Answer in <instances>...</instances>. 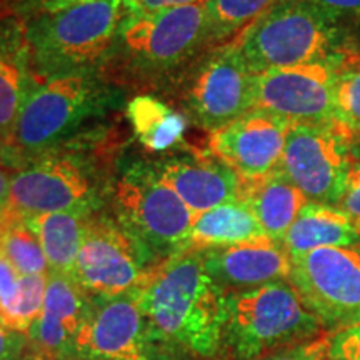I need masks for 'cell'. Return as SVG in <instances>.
Instances as JSON below:
<instances>
[{"label": "cell", "mask_w": 360, "mask_h": 360, "mask_svg": "<svg viewBox=\"0 0 360 360\" xmlns=\"http://www.w3.org/2000/svg\"><path fill=\"white\" fill-rule=\"evenodd\" d=\"M134 295L169 342L192 357L220 359L227 292L205 269L200 252H177L160 260Z\"/></svg>", "instance_id": "cell-1"}, {"label": "cell", "mask_w": 360, "mask_h": 360, "mask_svg": "<svg viewBox=\"0 0 360 360\" xmlns=\"http://www.w3.org/2000/svg\"><path fill=\"white\" fill-rule=\"evenodd\" d=\"M127 17V0H90L37 13L24 27L27 58L47 80L89 72L112 51Z\"/></svg>", "instance_id": "cell-2"}, {"label": "cell", "mask_w": 360, "mask_h": 360, "mask_svg": "<svg viewBox=\"0 0 360 360\" xmlns=\"http://www.w3.org/2000/svg\"><path fill=\"white\" fill-rule=\"evenodd\" d=\"M323 334L289 281L227 292L219 360H255Z\"/></svg>", "instance_id": "cell-3"}, {"label": "cell", "mask_w": 360, "mask_h": 360, "mask_svg": "<svg viewBox=\"0 0 360 360\" xmlns=\"http://www.w3.org/2000/svg\"><path fill=\"white\" fill-rule=\"evenodd\" d=\"M232 42L259 75L327 60L345 47L347 37L305 0H276Z\"/></svg>", "instance_id": "cell-4"}, {"label": "cell", "mask_w": 360, "mask_h": 360, "mask_svg": "<svg viewBox=\"0 0 360 360\" xmlns=\"http://www.w3.org/2000/svg\"><path fill=\"white\" fill-rule=\"evenodd\" d=\"M115 45L129 69L139 75L155 77L182 69L202 49H210L205 0L154 13L129 15Z\"/></svg>", "instance_id": "cell-5"}, {"label": "cell", "mask_w": 360, "mask_h": 360, "mask_svg": "<svg viewBox=\"0 0 360 360\" xmlns=\"http://www.w3.org/2000/svg\"><path fill=\"white\" fill-rule=\"evenodd\" d=\"M147 319L134 292L117 297H90L70 360H188Z\"/></svg>", "instance_id": "cell-6"}, {"label": "cell", "mask_w": 360, "mask_h": 360, "mask_svg": "<svg viewBox=\"0 0 360 360\" xmlns=\"http://www.w3.org/2000/svg\"><path fill=\"white\" fill-rule=\"evenodd\" d=\"M103 102L102 85L89 72L58 75L29 90L11 139L17 162L44 154L101 112Z\"/></svg>", "instance_id": "cell-7"}, {"label": "cell", "mask_w": 360, "mask_h": 360, "mask_svg": "<svg viewBox=\"0 0 360 360\" xmlns=\"http://www.w3.org/2000/svg\"><path fill=\"white\" fill-rule=\"evenodd\" d=\"M115 219L157 262L182 250L195 214L159 177L155 169H129L114 188Z\"/></svg>", "instance_id": "cell-8"}, {"label": "cell", "mask_w": 360, "mask_h": 360, "mask_svg": "<svg viewBox=\"0 0 360 360\" xmlns=\"http://www.w3.org/2000/svg\"><path fill=\"white\" fill-rule=\"evenodd\" d=\"M289 282L323 328L360 322V247H322L290 255Z\"/></svg>", "instance_id": "cell-9"}, {"label": "cell", "mask_w": 360, "mask_h": 360, "mask_svg": "<svg viewBox=\"0 0 360 360\" xmlns=\"http://www.w3.org/2000/svg\"><path fill=\"white\" fill-rule=\"evenodd\" d=\"M352 142L335 119L294 122L287 134L278 169L310 202L337 205L354 162Z\"/></svg>", "instance_id": "cell-10"}, {"label": "cell", "mask_w": 360, "mask_h": 360, "mask_svg": "<svg viewBox=\"0 0 360 360\" xmlns=\"http://www.w3.org/2000/svg\"><path fill=\"white\" fill-rule=\"evenodd\" d=\"M159 264L141 242L107 215H90L72 281L89 297L130 294Z\"/></svg>", "instance_id": "cell-11"}, {"label": "cell", "mask_w": 360, "mask_h": 360, "mask_svg": "<svg viewBox=\"0 0 360 360\" xmlns=\"http://www.w3.org/2000/svg\"><path fill=\"white\" fill-rule=\"evenodd\" d=\"M186 109L209 132L255 109V74L236 44L215 47L202 58L187 84Z\"/></svg>", "instance_id": "cell-12"}, {"label": "cell", "mask_w": 360, "mask_h": 360, "mask_svg": "<svg viewBox=\"0 0 360 360\" xmlns=\"http://www.w3.org/2000/svg\"><path fill=\"white\" fill-rule=\"evenodd\" d=\"M96 204V187L89 170L72 157H39L11 175L6 210L29 219L52 212H89Z\"/></svg>", "instance_id": "cell-13"}, {"label": "cell", "mask_w": 360, "mask_h": 360, "mask_svg": "<svg viewBox=\"0 0 360 360\" xmlns=\"http://www.w3.org/2000/svg\"><path fill=\"white\" fill-rule=\"evenodd\" d=\"M337 67L327 58L255 75V109L294 122L334 119Z\"/></svg>", "instance_id": "cell-14"}, {"label": "cell", "mask_w": 360, "mask_h": 360, "mask_svg": "<svg viewBox=\"0 0 360 360\" xmlns=\"http://www.w3.org/2000/svg\"><path fill=\"white\" fill-rule=\"evenodd\" d=\"M290 120L254 109L209 135V152L240 179L274 172L282 160Z\"/></svg>", "instance_id": "cell-15"}, {"label": "cell", "mask_w": 360, "mask_h": 360, "mask_svg": "<svg viewBox=\"0 0 360 360\" xmlns=\"http://www.w3.org/2000/svg\"><path fill=\"white\" fill-rule=\"evenodd\" d=\"M90 297L64 274L49 272L44 309L29 332V349L45 360H70L72 345L87 317Z\"/></svg>", "instance_id": "cell-16"}, {"label": "cell", "mask_w": 360, "mask_h": 360, "mask_svg": "<svg viewBox=\"0 0 360 360\" xmlns=\"http://www.w3.org/2000/svg\"><path fill=\"white\" fill-rule=\"evenodd\" d=\"M205 269L225 292L289 281L290 255L269 237L200 252Z\"/></svg>", "instance_id": "cell-17"}, {"label": "cell", "mask_w": 360, "mask_h": 360, "mask_svg": "<svg viewBox=\"0 0 360 360\" xmlns=\"http://www.w3.org/2000/svg\"><path fill=\"white\" fill-rule=\"evenodd\" d=\"M154 169L193 214L238 202L240 177L210 152L165 160Z\"/></svg>", "instance_id": "cell-18"}, {"label": "cell", "mask_w": 360, "mask_h": 360, "mask_svg": "<svg viewBox=\"0 0 360 360\" xmlns=\"http://www.w3.org/2000/svg\"><path fill=\"white\" fill-rule=\"evenodd\" d=\"M238 202H242L264 229L270 240L282 244L309 199L287 179L281 169L257 179H240Z\"/></svg>", "instance_id": "cell-19"}, {"label": "cell", "mask_w": 360, "mask_h": 360, "mask_svg": "<svg viewBox=\"0 0 360 360\" xmlns=\"http://www.w3.org/2000/svg\"><path fill=\"white\" fill-rule=\"evenodd\" d=\"M289 255L322 247H360V220L337 205L307 202L282 240Z\"/></svg>", "instance_id": "cell-20"}, {"label": "cell", "mask_w": 360, "mask_h": 360, "mask_svg": "<svg viewBox=\"0 0 360 360\" xmlns=\"http://www.w3.org/2000/svg\"><path fill=\"white\" fill-rule=\"evenodd\" d=\"M267 237L259 220L242 202L214 207L195 214L180 252H204Z\"/></svg>", "instance_id": "cell-21"}, {"label": "cell", "mask_w": 360, "mask_h": 360, "mask_svg": "<svg viewBox=\"0 0 360 360\" xmlns=\"http://www.w3.org/2000/svg\"><path fill=\"white\" fill-rule=\"evenodd\" d=\"M25 29L19 30L11 17L0 19V137L11 143L27 87Z\"/></svg>", "instance_id": "cell-22"}, {"label": "cell", "mask_w": 360, "mask_h": 360, "mask_svg": "<svg viewBox=\"0 0 360 360\" xmlns=\"http://www.w3.org/2000/svg\"><path fill=\"white\" fill-rule=\"evenodd\" d=\"M89 212H52L25 219L27 225L37 236L47 259L49 272L72 277L84 242Z\"/></svg>", "instance_id": "cell-23"}, {"label": "cell", "mask_w": 360, "mask_h": 360, "mask_svg": "<svg viewBox=\"0 0 360 360\" xmlns=\"http://www.w3.org/2000/svg\"><path fill=\"white\" fill-rule=\"evenodd\" d=\"M127 117L134 134L147 150L165 152L184 141L187 119L159 98L134 97L127 105Z\"/></svg>", "instance_id": "cell-24"}, {"label": "cell", "mask_w": 360, "mask_h": 360, "mask_svg": "<svg viewBox=\"0 0 360 360\" xmlns=\"http://www.w3.org/2000/svg\"><path fill=\"white\" fill-rule=\"evenodd\" d=\"M0 252L20 276H47L49 265L39 238L25 222L4 209L0 212Z\"/></svg>", "instance_id": "cell-25"}, {"label": "cell", "mask_w": 360, "mask_h": 360, "mask_svg": "<svg viewBox=\"0 0 360 360\" xmlns=\"http://www.w3.org/2000/svg\"><path fill=\"white\" fill-rule=\"evenodd\" d=\"M276 0H205L209 47L232 42Z\"/></svg>", "instance_id": "cell-26"}, {"label": "cell", "mask_w": 360, "mask_h": 360, "mask_svg": "<svg viewBox=\"0 0 360 360\" xmlns=\"http://www.w3.org/2000/svg\"><path fill=\"white\" fill-rule=\"evenodd\" d=\"M332 60L337 67L334 119L355 141L360 137V52L340 51Z\"/></svg>", "instance_id": "cell-27"}, {"label": "cell", "mask_w": 360, "mask_h": 360, "mask_svg": "<svg viewBox=\"0 0 360 360\" xmlns=\"http://www.w3.org/2000/svg\"><path fill=\"white\" fill-rule=\"evenodd\" d=\"M47 276H20L19 289L11 307L0 314V323L17 334L29 335L44 309Z\"/></svg>", "instance_id": "cell-28"}, {"label": "cell", "mask_w": 360, "mask_h": 360, "mask_svg": "<svg viewBox=\"0 0 360 360\" xmlns=\"http://www.w3.org/2000/svg\"><path fill=\"white\" fill-rule=\"evenodd\" d=\"M340 29L360 25V0H305Z\"/></svg>", "instance_id": "cell-29"}, {"label": "cell", "mask_w": 360, "mask_h": 360, "mask_svg": "<svg viewBox=\"0 0 360 360\" xmlns=\"http://www.w3.org/2000/svg\"><path fill=\"white\" fill-rule=\"evenodd\" d=\"M328 345H330V334H322L304 344L278 349L255 360H327Z\"/></svg>", "instance_id": "cell-30"}, {"label": "cell", "mask_w": 360, "mask_h": 360, "mask_svg": "<svg viewBox=\"0 0 360 360\" xmlns=\"http://www.w3.org/2000/svg\"><path fill=\"white\" fill-rule=\"evenodd\" d=\"M328 359L360 360V322L330 335Z\"/></svg>", "instance_id": "cell-31"}, {"label": "cell", "mask_w": 360, "mask_h": 360, "mask_svg": "<svg viewBox=\"0 0 360 360\" xmlns=\"http://www.w3.org/2000/svg\"><path fill=\"white\" fill-rule=\"evenodd\" d=\"M340 210L352 215L354 219L360 220V162L354 160L350 165L347 184H345V191L342 193V199L337 204Z\"/></svg>", "instance_id": "cell-32"}, {"label": "cell", "mask_w": 360, "mask_h": 360, "mask_svg": "<svg viewBox=\"0 0 360 360\" xmlns=\"http://www.w3.org/2000/svg\"><path fill=\"white\" fill-rule=\"evenodd\" d=\"M20 274L0 252V314L11 307L19 289Z\"/></svg>", "instance_id": "cell-33"}, {"label": "cell", "mask_w": 360, "mask_h": 360, "mask_svg": "<svg viewBox=\"0 0 360 360\" xmlns=\"http://www.w3.org/2000/svg\"><path fill=\"white\" fill-rule=\"evenodd\" d=\"M29 347V337L8 330L0 323V360H17Z\"/></svg>", "instance_id": "cell-34"}, {"label": "cell", "mask_w": 360, "mask_h": 360, "mask_svg": "<svg viewBox=\"0 0 360 360\" xmlns=\"http://www.w3.org/2000/svg\"><path fill=\"white\" fill-rule=\"evenodd\" d=\"M204 2V0H127L129 15H141V13H154L167 8L192 6V4Z\"/></svg>", "instance_id": "cell-35"}, {"label": "cell", "mask_w": 360, "mask_h": 360, "mask_svg": "<svg viewBox=\"0 0 360 360\" xmlns=\"http://www.w3.org/2000/svg\"><path fill=\"white\" fill-rule=\"evenodd\" d=\"M22 7V11H29L32 15L45 12H56L62 8L79 6V4L90 2V0H15Z\"/></svg>", "instance_id": "cell-36"}, {"label": "cell", "mask_w": 360, "mask_h": 360, "mask_svg": "<svg viewBox=\"0 0 360 360\" xmlns=\"http://www.w3.org/2000/svg\"><path fill=\"white\" fill-rule=\"evenodd\" d=\"M8 192H11V177L6 174V170L0 167V209L7 207Z\"/></svg>", "instance_id": "cell-37"}, {"label": "cell", "mask_w": 360, "mask_h": 360, "mask_svg": "<svg viewBox=\"0 0 360 360\" xmlns=\"http://www.w3.org/2000/svg\"><path fill=\"white\" fill-rule=\"evenodd\" d=\"M0 164H6V165L19 164V162H17L15 154H13L11 143H8L6 139H2V137H0Z\"/></svg>", "instance_id": "cell-38"}, {"label": "cell", "mask_w": 360, "mask_h": 360, "mask_svg": "<svg viewBox=\"0 0 360 360\" xmlns=\"http://www.w3.org/2000/svg\"><path fill=\"white\" fill-rule=\"evenodd\" d=\"M17 360H45V359L42 357V355H39L37 352H34L32 349H29V347H27L25 352L22 354L20 357L17 359Z\"/></svg>", "instance_id": "cell-39"}, {"label": "cell", "mask_w": 360, "mask_h": 360, "mask_svg": "<svg viewBox=\"0 0 360 360\" xmlns=\"http://www.w3.org/2000/svg\"><path fill=\"white\" fill-rule=\"evenodd\" d=\"M350 152H352L354 160L360 162V137L355 139V141L352 142V148H350Z\"/></svg>", "instance_id": "cell-40"}, {"label": "cell", "mask_w": 360, "mask_h": 360, "mask_svg": "<svg viewBox=\"0 0 360 360\" xmlns=\"http://www.w3.org/2000/svg\"><path fill=\"white\" fill-rule=\"evenodd\" d=\"M2 210H4V209H0V212H2Z\"/></svg>", "instance_id": "cell-41"}, {"label": "cell", "mask_w": 360, "mask_h": 360, "mask_svg": "<svg viewBox=\"0 0 360 360\" xmlns=\"http://www.w3.org/2000/svg\"><path fill=\"white\" fill-rule=\"evenodd\" d=\"M327 360H332V359H327Z\"/></svg>", "instance_id": "cell-42"}]
</instances>
